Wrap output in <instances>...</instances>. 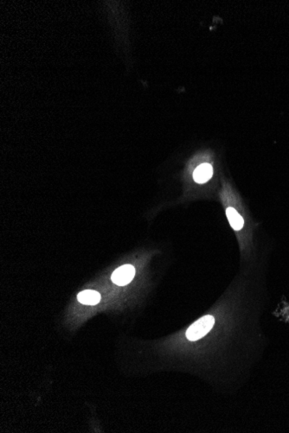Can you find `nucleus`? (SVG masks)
<instances>
[{"label": "nucleus", "mask_w": 289, "mask_h": 433, "mask_svg": "<svg viewBox=\"0 0 289 433\" xmlns=\"http://www.w3.org/2000/svg\"><path fill=\"white\" fill-rule=\"evenodd\" d=\"M214 324L215 319L212 316H204L190 326L186 331V337L190 341L199 340L209 333Z\"/></svg>", "instance_id": "f257e3e1"}, {"label": "nucleus", "mask_w": 289, "mask_h": 433, "mask_svg": "<svg viewBox=\"0 0 289 433\" xmlns=\"http://www.w3.org/2000/svg\"><path fill=\"white\" fill-rule=\"evenodd\" d=\"M77 299L83 304L96 305L100 302V295L97 291L86 290V291H81L80 293L77 295Z\"/></svg>", "instance_id": "20e7f679"}, {"label": "nucleus", "mask_w": 289, "mask_h": 433, "mask_svg": "<svg viewBox=\"0 0 289 433\" xmlns=\"http://www.w3.org/2000/svg\"><path fill=\"white\" fill-rule=\"evenodd\" d=\"M212 175V166L209 164H203L195 170V172L193 173V178L196 182L203 183L209 181Z\"/></svg>", "instance_id": "7ed1b4c3"}, {"label": "nucleus", "mask_w": 289, "mask_h": 433, "mask_svg": "<svg viewBox=\"0 0 289 433\" xmlns=\"http://www.w3.org/2000/svg\"><path fill=\"white\" fill-rule=\"evenodd\" d=\"M135 275V269L131 264H124L113 271L111 279L119 286H124L133 280Z\"/></svg>", "instance_id": "f03ea898"}, {"label": "nucleus", "mask_w": 289, "mask_h": 433, "mask_svg": "<svg viewBox=\"0 0 289 433\" xmlns=\"http://www.w3.org/2000/svg\"><path fill=\"white\" fill-rule=\"evenodd\" d=\"M227 217L229 220V224L236 231L243 228L244 221L241 215L237 213L236 209L233 208H228L226 210Z\"/></svg>", "instance_id": "39448f33"}]
</instances>
